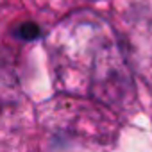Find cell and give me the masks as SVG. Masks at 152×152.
<instances>
[{
    "label": "cell",
    "instance_id": "6da1fadb",
    "mask_svg": "<svg viewBox=\"0 0 152 152\" xmlns=\"http://www.w3.org/2000/svg\"><path fill=\"white\" fill-rule=\"evenodd\" d=\"M38 32H39V31H38V27H36L34 23H29V25L25 23V25H22V27L18 29V34H20L22 38H25V39H32L34 36H38Z\"/></svg>",
    "mask_w": 152,
    "mask_h": 152
}]
</instances>
